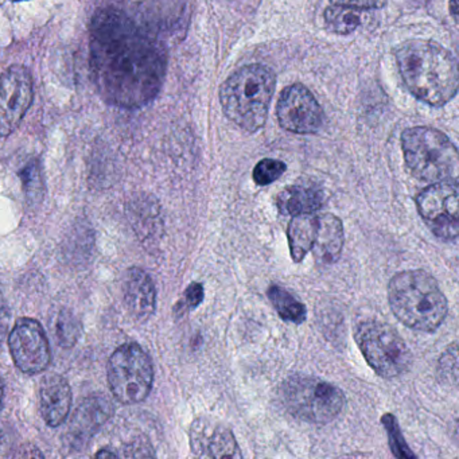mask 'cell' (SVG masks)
<instances>
[{"label":"cell","mask_w":459,"mask_h":459,"mask_svg":"<svg viewBox=\"0 0 459 459\" xmlns=\"http://www.w3.org/2000/svg\"><path fill=\"white\" fill-rule=\"evenodd\" d=\"M90 65L99 95L120 108L146 106L165 82L162 47L119 10H100L92 18Z\"/></svg>","instance_id":"6da1fadb"},{"label":"cell","mask_w":459,"mask_h":459,"mask_svg":"<svg viewBox=\"0 0 459 459\" xmlns=\"http://www.w3.org/2000/svg\"><path fill=\"white\" fill-rule=\"evenodd\" d=\"M396 63L408 91L429 106H446L458 93V61L437 42H404L397 48Z\"/></svg>","instance_id":"7a4b0ae2"},{"label":"cell","mask_w":459,"mask_h":459,"mask_svg":"<svg viewBox=\"0 0 459 459\" xmlns=\"http://www.w3.org/2000/svg\"><path fill=\"white\" fill-rule=\"evenodd\" d=\"M388 302L394 316L416 332H434L448 313L439 284L423 270L396 273L388 284Z\"/></svg>","instance_id":"3957f363"},{"label":"cell","mask_w":459,"mask_h":459,"mask_svg":"<svg viewBox=\"0 0 459 459\" xmlns=\"http://www.w3.org/2000/svg\"><path fill=\"white\" fill-rule=\"evenodd\" d=\"M276 77L264 65H248L236 71L220 90L225 117L247 133H256L267 122L275 92Z\"/></svg>","instance_id":"277c9868"},{"label":"cell","mask_w":459,"mask_h":459,"mask_svg":"<svg viewBox=\"0 0 459 459\" xmlns=\"http://www.w3.org/2000/svg\"><path fill=\"white\" fill-rule=\"evenodd\" d=\"M402 149L405 165L415 178L429 184L458 178V150L442 131L408 128L402 134Z\"/></svg>","instance_id":"5b68a950"},{"label":"cell","mask_w":459,"mask_h":459,"mask_svg":"<svg viewBox=\"0 0 459 459\" xmlns=\"http://www.w3.org/2000/svg\"><path fill=\"white\" fill-rule=\"evenodd\" d=\"M281 399L291 415L313 424L330 423L346 404L345 394L337 385L303 375L291 376L284 381Z\"/></svg>","instance_id":"8992f818"},{"label":"cell","mask_w":459,"mask_h":459,"mask_svg":"<svg viewBox=\"0 0 459 459\" xmlns=\"http://www.w3.org/2000/svg\"><path fill=\"white\" fill-rule=\"evenodd\" d=\"M354 340L369 367L384 378H396L410 369L412 354L402 335L380 321L361 322Z\"/></svg>","instance_id":"52a82bcc"},{"label":"cell","mask_w":459,"mask_h":459,"mask_svg":"<svg viewBox=\"0 0 459 459\" xmlns=\"http://www.w3.org/2000/svg\"><path fill=\"white\" fill-rule=\"evenodd\" d=\"M109 389L122 404L143 402L154 384V365L147 351L135 342L119 346L107 369Z\"/></svg>","instance_id":"ba28073f"},{"label":"cell","mask_w":459,"mask_h":459,"mask_svg":"<svg viewBox=\"0 0 459 459\" xmlns=\"http://www.w3.org/2000/svg\"><path fill=\"white\" fill-rule=\"evenodd\" d=\"M458 181L429 185L416 198V208L427 227L437 238L454 241L459 233Z\"/></svg>","instance_id":"9c48e42d"},{"label":"cell","mask_w":459,"mask_h":459,"mask_svg":"<svg viewBox=\"0 0 459 459\" xmlns=\"http://www.w3.org/2000/svg\"><path fill=\"white\" fill-rule=\"evenodd\" d=\"M33 100V77L28 68L10 66L0 74V138L20 127Z\"/></svg>","instance_id":"30bf717a"},{"label":"cell","mask_w":459,"mask_h":459,"mask_svg":"<svg viewBox=\"0 0 459 459\" xmlns=\"http://www.w3.org/2000/svg\"><path fill=\"white\" fill-rule=\"evenodd\" d=\"M9 346L15 365L26 375L44 372L52 361L49 341L36 319H18L10 333Z\"/></svg>","instance_id":"8fae6325"},{"label":"cell","mask_w":459,"mask_h":459,"mask_svg":"<svg viewBox=\"0 0 459 459\" xmlns=\"http://www.w3.org/2000/svg\"><path fill=\"white\" fill-rule=\"evenodd\" d=\"M276 117L283 130L300 135L318 133L325 120L318 101L302 84L290 85L281 93Z\"/></svg>","instance_id":"7c38bea8"},{"label":"cell","mask_w":459,"mask_h":459,"mask_svg":"<svg viewBox=\"0 0 459 459\" xmlns=\"http://www.w3.org/2000/svg\"><path fill=\"white\" fill-rule=\"evenodd\" d=\"M190 448L200 458H241L240 447L230 427L214 419H195L190 426Z\"/></svg>","instance_id":"4fadbf2b"},{"label":"cell","mask_w":459,"mask_h":459,"mask_svg":"<svg viewBox=\"0 0 459 459\" xmlns=\"http://www.w3.org/2000/svg\"><path fill=\"white\" fill-rule=\"evenodd\" d=\"M114 415V404L104 394H93L80 404L72 419L69 440L74 447L87 445L88 440Z\"/></svg>","instance_id":"5bb4252c"},{"label":"cell","mask_w":459,"mask_h":459,"mask_svg":"<svg viewBox=\"0 0 459 459\" xmlns=\"http://www.w3.org/2000/svg\"><path fill=\"white\" fill-rule=\"evenodd\" d=\"M123 300L133 318L147 321L157 307V291L154 281L146 271L134 267L123 279Z\"/></svg>","instance_id":"9a60e30c"},{"label":"cell","mask_w":459,"mask_h":459,"mask_svg":"<svg viewBox=\"0 0 459 459\" xmlns=\"http://www.w3.org/2000/svg\"><path fill=\"white\" fill-rule=\"evenodd\" d=\"M72 407V389L61 375H49L39 386V411L50 427H58L68 418Z\"/></svg>","instance_id":"2e32d148"},{"label":"cell","mask_w":459,"mask_h":459,"mask_svg":"<svg viewBox=\"0 0 459 459\" xmlns=\"http://www.w3.org/2000/svg\"><path fill=\"white\" fill-rule=\"evenodd\" d=\"M345 233L342 221L334 214H318V227L311 252L318 264L330 265L342 254Z\"/></svg>","instance_id":"e0dca14e"},{"label":"cell","mask_w":459,"mask_h":459,"mask_svg":"<svg viewBox=\"0 0 459 459\" xmlns=\"http://www.w3.org/2000/svg\"><path fill=\"white\" fill-rule=\"evenodd\" d=\"M324 205V193L308 185H292L276 198V206L284 216L316 213Z\"/></svg>","instance_id":"ac0fdd59"},{"label":"cell","mask_w":459,"mask_h":459,"mask_svg":"<svg viewBox=\"0 0 459 459\" xmlns=\"http://www.w3.org/2000/svg\"><path fill=\"white\" fill-rule=\"evenodd\" d=\"M131 224L142 241H152L160 232L158 204L146 195L134 198L128 205Z\"/></svg>","instance_id":"d6986e66"},{"label":"cell","mask_w":459,"mask_h":459,"mask_svg":"<svg viewBox=\"0 0 459 459\" xmlns=\"http://www.w3.org/2000/svg\"><path fill=\"white\" fill-rule=\"evenodd\" d=\"M318 227V214H298L292 216L287 230L290 252L295 263H300L311 251Z\"/></svg>","instance_id":"ffe728a7"},{"label":"cell","mask_w":459,"mask_h":459,"mask_svg":"<svg viewBox=\"0 0 459 459\" xmlns=\"http://www.w3.org/2000/svg\"><path fill=\"white\" fill-rule=\"evenodd\" d=\"M268 298L273 303V308L279 314L283 321L291 322V324H303L307 318V310L302 302L297 299L294 295L290 294L283 287L278 284H273L268 289Z\"/></svg>","instance_id":"44dd1931"},{"label":"cell","mask_w":459,"mask_h":459,"mask_svg":"<svg viewBox=\"0 0 459 459\" xmlns=\"http://www.w3.org/2000/svg\"><path fill=\"white\" fill-rule=\"evenodd\" d=\"M325 25H326L327 30L332 31L333 34L348 36V34L354 33L361 25V17L356 9L333 4L325 12Z\"/></svg>","instance_id":"7402d4cb"},{"label":"cell","mask_w":459,"mask_h":459,"mask_svg":"<svg viewBox=\"0 0 459 459\" xmlns=\"http://www.w3.org/2000/svg\"><path fill=\"white\" fill-rule=\"evenodd\" d=\"M381 423L385 427L386 434H388L389 447H391L392 454L397 458H416L415 454L408 447L407 442L403 437L397 419L392 413H385L381 418Z\"/></svg>","instance_id":"603a6c76"},{"label":"cell","mask_w":459,"mask_h":459,"mask_svg":"<svg viewBox=\"0 0 459 459\" xmlns=\"http://www.w3.org/2000/svg\"><path fill=\"white\" fill-rule=\"evenodd\" d=\"M80 333H82V326H80L79 319L71 311H61L57 319V337L61 346L72 348L76 345Z\"/></svg>","instance_id":"cb8c5ba5"},{"label":"cell","mask_w":459,"mask_h":459,"mask_svg":"<svg viewBox=\"0 0 459 459\" xmlns=\"http://www.w3.org/2000/svg\"><path fill=\"white\" fill-rule=\"evenodd\" d=\"M286 163L281 162V160L265 158L255 166L252 177H254L255 184L259 185V186H267V185L278 181L286 173Z\"/></svg>","instance_id":"d4e9b609"},{"label":"cell","mask_w":459,"mask_h":459,"mask_svg":"<svg viewBox=\"0 0 459 459\" xmlns=\"http://www.w3.org/2000/svg\"><path fill=\"white\" fill-rule=\"evenodd\" d=\"M23 187L29 197L36 198L37 195H42V176L39 163L31 162L21 174Z\"/></svg>","instance_id":"484cf974"},{"label":"cell","mask_w":459,"mask_h":459,"mask_svg":"<svg viewBox=\"0 0 459 459\" xmlns=\"http://www.w3.org/2000/svg\"><path fill=\"white\" fill-rule=\"evenodd\" d=\"M204 300V286L201 283H192L187 287L184 294V299L178 303L176 310L179 314H184L185 311L195 310Z\"/></svg>","instance_id":"4316f807"},{"label":"cell","mask_w":459,"mask_h":459,"mask_svg":"<svg viewBox=\"0 0 459 459\" xmlns=\"http://www.w3.org/2000/svg\"><path fill=\"white\" fill-rule=\"evenodd\" d=\"M330 2L338 6L351 7L356 10L383 9L386 4V0H330Z\"/></svg>","instance_id":"83f0119b"},{"label":"cell","mask_w":459,"mask_h":459,"mask_svg":"<svg viewBox=\"0 0 459 459\" xmlns=\"http://www.w3.org/2000/svg\"><path fill=\"white\" fill-rule=\"evenodd\" d=\"M10 322H12V313L6 303L0 299V342L4 340L9 332Z\"/></svg>","instance_id":"f1b7e54d"},{"label":"cell","mask_w":459,"mask_h":459,"mask_svg":"<svg viewBox=\"0 0 459 459\" xmlns=\"http://www.w3.org/2000/svg\"><path fill=\"white\" fill-rule=\"evenodd\" d=\"M96 458H117V454L111 450H101L96 453Z\"/></svg>","instance_id":"f546056e"},{"label":"cell","mask_w":459,"mask_h":459,"mask_svg":"<svg viewBox=\"0 0 459 459\" xmlns=\"http://www.w3.org/2000/svg\"><path fill=\"white\" fill-rule=\"evenodd\" d=\"M4 380L0 378V410H2V405H4Z\"/></svg>","instance_id":"4dcf8cb0"},{"label":"cell","mask_w":459,"mask_h":459,"mask_svg":"<svg viewBox=\"0 0 459 459\" xmlns=\"http://www.w3.org/2000/svg\"><path fill=\"white\" fill-rule=\"evenodd\" d=\"M451 14H453L454 18H456V2L455 0H451Z\"/></svg>","instance_id":"1f68e13d"},{"label":"cell","mask_w":459,"mask_h":459,"mask_svg":"<svg viewBox=\"0 0 459 459\" xmlns=\"http://www.w3.org/2000/svg\"><path fill=\"white\" fill-rule=\"evenodd\" d=\"M12 2H25V0H12Z\"/></svg>","instance_id":"d6a6232c"}]
</instances>
